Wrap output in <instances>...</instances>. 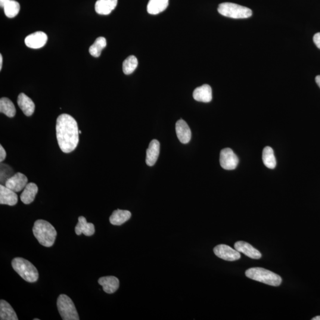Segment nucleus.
I'll list each match as a JSON object with an SVG mask.
<instances>
[{"instance_id": "17", "label": "nucleus", "mask_w": 320, "mask_h": 320, "mask_svg": "<svg viewBox=\"0 0 320 320\" xmlns=\"http://www.w3.org/2000/svg\"><path fill=\"white\" fill-rule=\"evenodd\" d=\"M193 97L198 102L209 103L213 99L212 89L208 85L199 87L194 90Z\"/></svg>"}, {"instance_id": "18", "label": "nucleus", "mask_w": 320, "mask_h": 320, "mask_svg": "<svg viewBox=\"0 0 320 320\" xmlns=\"http://www.w3.org/2000/svg\"><path fill=\"white\" fill-rule=\"evenodd\" d=\"M117 4V0H98L95 4L96 13L101 15L111 13Z\"/></svg>"}, {"instance_id": "4", "label": "nucleus", "mask_w": 320, "mask_h": 320, "mask_svg": "<svg viewBox=\"0 0 320 320\" xmlns=\"http://www.w3.org/2000/svg\"><path fill=\"white\" fill-rule=\"evenodd\" d=\"M247 277L263 284L278 287L282 283L280 276L270 270L261 268H253L245 271Z\"/></svg>"}, {"instance_id": "13", "label": "nucleus", "mask_w": 320, "mask_h": 320, "mask_svg": "<svg viewBox=\"0 0 320 320\" xmlns=\"http://www.w3.org/2000/svg\"><path fill=\"white\" fill-rule=\"evenodd\" d=\"M5 185H0V204L14 206L18 202L17 195Z\"/></svg>"}, {"instance_id": "27", "label": "nucleus", "mask_w": 320, "mask_h": 320, "mask_svg": "<svg viewBox=\"0 0 320 320\" xmlns=\"http://www.w3.org/2000/svg\"><path fill=\"white\" fill-rule=\"evenodd\" d=\"M138 64L137 58L133 55L129 56L124 61L123 63L122 68L124 74L129 75V74L134 72L136 68L138 67Z\"/></svg>"}, {"instance_id": "9", "label": "nucleus", "mask_w": 320, "mask_h": 320, "mask_svg": "<svg viewBox=\"0 0 320 320\" xmlns=\"http://www.w3.org/2000/svg\"><path fill=\"white\" fill-rule=\"evenodd\" d=\"M27 177L21 173L14 174L5 183V186L15 192H19L25 188L27 185Z\"/></svg>"}, {"instance_id": "24", "label": "nucleus", "mask_w": 320, "mask_h": 320, "mask_svg": "<svg viewBox=\"0 0 320 320\" xmlns=\"http://www.w3.org/2000/svg\"><path fill=\"white\" fill-rule=\"evenodd\" d=\"M0 111L8 117H13L16 113L13 103L7 98L0 99Z\"/></svg>"}, {"instance_id": "33", "label": "nucleus", "mask_w": 320, "mask_h": 320, "mask_svg": "<svg viewBox=\"0 0 320 320\" xmlns=\"http://www.w3.org/2000/svg\"><path fill=\"white\" fill-rule=\"evenodd\" d=\"M316 82L317 84H318V85L319 86V88H320V76H318L316 77Z\"/></svg>"}, {"instance_id": "36", "label": "nucleus", "mask_w": 320, "mask_h": 320, "mask_svg": "<svg viewBox=\"0 0 320 320\" xmlns=\"http://www.w3.org/2000/svg\"><path fill=\"white\" fill-rule=\"evenodd\" d=\"M79 133H80V134H81V133H82V131H81L80 130H79Z\"/></svg>"}, {"instance_id": "26", "label": "nucleus", "mask_w": 320, "mask_h": 320, "mask_svg": "<svg viewBox=\"0 0 320 320\" xmlns=\"http://www.w3.org/2000/svg\"><path fill=\"white\" fill-rule=\"evenodd\" d=\"M107 45V39L104 37H99L96 39L93 44L89 48L90 55L95 58L100 57L101 52Z\"/></svg>"}, {"instance_id": "35", "label": "nucleus", "mask_w": 320, "mask_h": 320, "mask_svg": "<svg viewBox=\"0 0 320 320\" xmlns=\"http://www.w3.org/2000/svg\"><path fill=\"white\" fill-rule=\"evenodd\" d=\"M313 320H320V316H317L316 318L312 319Z\"/></svg>"}, {"instance_id": "25", "label": "nucleus", "mask_w": 320, "mask_h": 320, "mask_svg": "<svg viewBox=\"0 0 320 320\" xmlns=\"http://www.w3.org/2000/svg\"><path fill=\"white\" fill-rule=\"evenodd\" d=\"M262 159L265 166L270 169H275L276 166V160L273 149L270 147L264 148Z\"/></svg>"}, {"instance_id": "11", "label": "nucleus", "mask_w": 320, "mask_h": 320, "mask_svg": "<svg viewBox=\"0 0 320 320\" xmlns=\"http://www.w3.org/2000/svg\"><path fill=\"white\" fill-rule=\"evenodd\" d=\"M234 248L238 252L242 253L253 259H259L262 254L252 245L244 241H237L234 244Z\"/></svg>"}, {"instance_id": "22", "label": "nucleus", "mask_w": 320, "mask_h": 320, "mask_svg": "<svg viewBox=\"0 0 320 320\" xmlns=\"http://www.w3.org/2000/svg\"><path fill=\"white\" fill-rule=\"evenodd\" d=\"M131 215L129 211L117 210L111 214L110 222L114 225H121L128 220Z\"/></svg>"}, {"instance_id": "6", "label": "nucleus", "mask_w": 320, "mask_h": 320, "mask_svg": "<svg viewBox=\"0 0 320 320\" xmlns=\"http://www.w3.org/2000/svg\"><path fill=\"white\" fill-rule=\"evenodd\" d=\"M57 307L62 319L64 320H79V316L73 301L65 294L59 296Z\"/></svg>"}, {"instance_id": "12", "label": "nucleus", "mask_w": 320, "mask_h": 320, "mask_svg": "<svg viewBox=\"0 0 320 320\" xmlns=\"http://www.w3.org/2000/svg\"><path fill=\"white\" fill-rule=\"evenodd\" d=\"M176 131L179 141L183 144H188L191 141V130L184 120L180 119L176 122Z\"/></svg>"}, {"instance_id": "2", "label": "nucleus", "mask_w": 320, "mask_h": 320, "mask_svg": "<svg viewBox=\"0 0 320 320\" xmlns=\"http://www.w3.org/2000/svg\"><path fill=\"white\" fill-rule=\"evenodd\" d=\"M33 233L39 243L46 247L54 244L57 232L50 223L43 219L37 220L34 223Z\"/></svg>"}, {"instance_id": "32", "label": "nucleus", "mask_w": 320, "mask_h": 320, "mask_svg": "<svg viewBox=\"0 0 320 320\" xmlns=\"http://www.w3.org/2000/svg\"><path fill=\"white\" fill-rule=\"evenodd\" d=\"M10 1V0H0V6H1V7H4Z\"/></svg>"}, {"instance_id": "20", "label": "nucleus", "mask_w": 320, "mask_h": 320, "mask_svg": "<svg viewBox=\"0 0 320 320\" xmlns=\"http://www.w3.org/2000/svg\"><path fill=\"white\" fill-rule=\"evenodd\" d=\"M38 192V188L35 183H28L20 195L21 202L26 205L32 203L33 201L35 200Z\"/></svg>"}, {"instance_id": "7", "label": "nucleus", "mask_w": 320, "mask_h": 320, "mask_svg": "<svg viewBox=\"0 0 320 320\" xmlns=\"http://www.w3.org/2000/svg\"><path fill=\"white\" fill-rule=\"evenodd\" d=\"M219 162L223 169L232 170L237 167L239 160L231 148H226L220 151Z\"/></svg>"}, {"instance_id": "37", "label": "nucleus", "mask_w": 320, "mask_h": 320, "mask_svg": "<svg viewBox=\"0 0 320 320\" xmlns=\"http://www.w3.org/2000/svg\"><path fill=\"white\" fill-rule=\"evenodd\" d=\"M33 320H39V319H33Z\"/></svg>"}, {"instance_id": "28", "label": "nucleus", "mask_w": 320, "mask_h": 320, "mask_svg": "<svg viewBox=\"0 0 320 320\" xmlns=\"http://www.w3.org/2000/svg\"><path fill=\"white\" fill-rule=\"evenodd\" d=\"M4 13L8 18H13L19 13L20 5L14 0H10L4 7Z\"/></svg>"}, {"instance_id": "19", "label": "nucleus", "mask_w": 320, "mask_h": 320, "mask_svg": "<svg viewBox=\"0 0 320 320\" xmlns=\"http://www.w3.org/2000/svg\"><path fill=\"white\" fill-rule=\"evenodd\" d=\"M75 232L78 235L83 234L90 237L95 234V225L92 223L87 222L85 217L81 216L79 218V222L76 226Z\"/></svg>"}, {"instance_id": "31", "label": "nucleus", "mask_w": 320, "mask_h": 320, "mask_svg": "<svg viewBox=\"0 0 320 320\" xmlns=\"http://www.w3.org/2000/svg\"><path fill=\"white\" fill-rule=\"evenodd\" d=\"M313 40L317 47L320 49V33L315 34V35L314 36Z\"/></svg>"}, {"instance_id": "15", "label": "nucleus", "mask_w": 320, "mask_h": 320, "mask_svg": "<svg viewBox=\"0 0 320 320\" xmlns=\"http://www.w3.org/2000/svg\"><path fill=\"white\" fill-rule=\"evenodd\" d=\"M17 104L20 109L26 116H31L35 111V105L30 98L24 93H20L18 96Z\"/></svg>"}, {"instance_id": "14", "label": "nucleus", "mask_w": 320, "mask_h": 320, "mask_svg": "<svg viewBox=\"0 0 320 320\" xmlns=\"http://www.w3.org/2000/svg\"><path fill=\"white\" fill-rule=\"evenodd\" d=\"M106 293L111 294L115 293L119 287V281L115 276H105L98 281Z\"/></svg>"}, {"instance_id": "5", "label": "nucleus", "mask_w": 320, "mask_h": 320, "mask_svg": "<svg viewBox=\"0 0 320 320\" xmlns=\"http://www.w3.org/2000/svg\"><path fill=\"white\" fill-rule=\"evenodd\" d=\"M219 13L232 18H246L252 15V11L246 7L232 2H223L218 6Z\"/></svg>"}, {"instance_id": "16", "label": "nucleus", "mask_w": 320, "mask_h": 320, "mask_svg": "<svg viewBox=\"0 0 320 320\" xmlns=\"http://www.w3.org/2000/svg\"><path fill=\"white\" fill-rule=\"evenodd\" d=\"M160 144L157 139H153L149 145L147 150L146 163L149 166H153L156 163L160 154Z\"/></svg>"}, {"instance_id": "34", "label": "nucleus", "mask_w": 320, "mask_h": 320, "mask_svg": "<svg viewBox=\"0 0 320 320\" xmlns=\"http://www.w3.org/2000/svg\"><path fill=\"white\" fill-rule=\"evenodd\" d=\"M2 66V55L0 54V70H1Z\"/></svg>"}, {"instance_id": "1", "label": "nucleus", "mask_w": 320, "mask_h": 320, "mask_svg": "<svg viewBox=\"0 0 320 320\" xmlns=\"http://www.w3.org/2000/svg\"><path fill=\"white\" fill-rule=\"evenodd\" d=\"M79 130L77 121L68 114H62L57 118L56 135L62 151L70 153L75 150L79 142Z\"/></svg>"}, {"instance_id": "21", "label": "nucleus", "mask_w": 320, "mask_h": 320, "mask_svg": "<svg viewBox=\"0 0 320 320\" xmlns=\"http://www.w3.org/2000/svg\"><path fill=\"white\" fill-rule=\"evenodd\" d=\"M0 320H18L16 313L7 301H0Z\"/></svg>"}, {"instance_id": "29", "label": "nucleus", "mask_w": 320, "mask_h": 320, "mask_svg": "<svg viewBox=\"0 0 320 320\" xmlns=\"http://www.w3.org/2000/svg\"><path fill=\"white\" fill-rule=\"evenodd\" d=\"M13 169L7 164H1V183L5 185L6 181L13 176L14 174Z\"/></svg>"}, {"instance_id": "8", "label": "nucleus", "mask_w": 320, "mask_h": 320, "mask_svg": "<svg viewBox=\"0 0 320 320\" xmlns=\"http://www.w3.org/2000/svg\"><path fill=\"white\" fill-rule=\"evenodd\" d=\"M213 252L220 259L230 262L238 260L241 258L240 252L225 244L217 245L214 248Z\"/></svg>"}, {"instance_id": "10", "label": "nucleus", "mask_w": 320, "mask_h": 320, "mask_svg": "<svg viewBox=\"0 0 320 320\" xmlns=\"http://www.w3.org/2000/svg\"><path fill=\"white\" fill-rule=\"evenodd\" d=\"M48 36L43 32H36L28 35L24 40L27 47L32 49H39L44 46L47 42Z\"/></svg>"}, {"instance_id": "30", "label": "nucleus", "mask_w": 320, "mask_h": 320, "mask_svg": "<svg viewBox=\"0 0 320 320\" xmlns=\"http://www.w3.org/2000/svg\"><path fill=\"white\" fill-rule=\"evenodd\" d=\"M6 156H7V154H6L4 148L1 145H0V161L1 163L5 159Z\"/></svg>"}, {"instance_id": "23", "label": "nucleus", "mask_w": 320, "mask_h": 320, "mask_svg": "<svg viewBox=\"0 0 320 320\" xmlns=\"http://www.w3.org/2000/svg\"><path fill=\"white\" fill-rule=\"evenodd\" d=\"M169 5V0H150L147 5L149 14L157 15L165 10Z\"/></svg>"}, {"instance_id": "3", "label": "nucleus", "mask_w": 320, "mask_h": 320, "mask_svg": "<svg viewBox=\"0 0 320 320\" xmlns=\"http://www.w3.org/2000/svg\"><path fill=\"white\" fill-rule=\"evenodd\" d=\"M13 269L24 281L30 283L35 282L39 278V273L36 267L29 261L23 258L16 257L12 260Z\"/></svg>"}]
</instances>
